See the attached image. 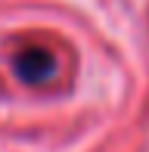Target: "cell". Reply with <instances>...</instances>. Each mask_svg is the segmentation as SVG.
I'll return each mask as SVG.
<instances>
[{
    "mask_svg": "<svg viewBox=\"0 0 149 152\" xmlns=\"http://www.w3.org/2000/svg\"><path fill=\"white\" fill-rule=\"evenodd\" d=\"M16 72H19V78L28 81V84H44L53 75V59L47 56L44 50H25L22 56L16 59Z\"/></svg>",
    "mask_w": 149,
    "mask_h": 152,
    "instance_id": "1",
    "label": "cell"
}]
</instances>
